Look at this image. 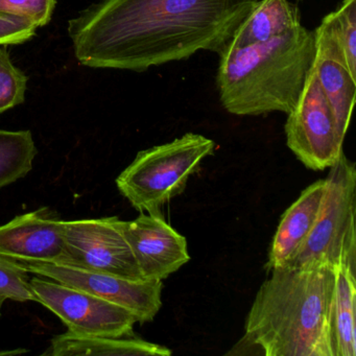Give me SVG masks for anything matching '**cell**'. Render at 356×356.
I'll use <instances>...</instances> for the list:
<instances>
[{"instance_id":"1","label":"cell","mask_w":356,"mask_h":356,"mask_svg":"<svg viewBox=\"0 0 356 356\" xmlns=\"http://www.w3.org/2000/svg\"><path fill=\"white\" fill-rule=\"evenodd\" d=\"M259 0H102L68 22L79 63L141 72L220 53Z\"/></svg>"},{"instance_id":"2","label":"cell","mask_w":356,"mask_h":356,"mask_svg":"<svg viewBox=\"0 0 356 356\" xmlns=\"http://www.w3.org/2000/svg\"><path fill=\"white\" fill-rule=\"evenodd\" d=\"M248 312L243 339L232 354L333 356L329 304L330 266L270 270Z\"/></svg>"},{"instance_id":"3","label":"cell","mask_w":356,"mask_h":356,"mask_svg":"<svg viewBox=\"0 0 356 356\" xmlns=\"http://www.w3.org/2000/svg\"><path fill=\"white\" fill-rule=\"evenodd\" d=\"M316 37L305 26L259 44H228L218 53L216 87L222 107L237 116L295 108L314 63Z\"/></svg>"},{"instance_id":"4","label":"cell","mask_w":356,"mask_h":356,"mask_svg":"<svg viewBox=\"0 0 356 356\" xmlns=\"http://www.w3.org/2000/svg\"><path fill=\"white\" fill-rule=\"evenodd\" d=\"M216 143L186 133L170 143L137 154L116 179L120 193L139 212L161 211L164 204L184 191L202 161L213 154Z\"/></svg>"},{"instance_id":"5","label":"cell","mask_w":356,"mask_h":356,"mask_svg":"<svg viewBox=\"0 0 356 356\" xmlns=\"http://www.w3.org/2000/svg\"><path fill=\"white\" fill-rule=\"evenodd\" d=\"M325 181L326 191L314 228L287 268H333L341 262L356 268L355 164L343 154Z\"/></svg>"},{"instance_id":"6","label":"cell","mask_w":356,"mask_h":356,"mask_svg":"<svg viewBox=\"0 0 356 356\" xmlns=\"http://www.w3.org/2000/svg\"><path fill=\"white\" fill-rule=\"evenodd\" d=\"M289 149L312 170L330 168L343 154V137L337 130L332 108L312 67L295 108L287 114Z\"/></svg>"},{"instance_id":"7","label":"cell","mask_w":356,"mask_h":356,"mask_svg":"<svg viewBox=\"0 0 356 356\" xmlns=\"http://www.w3.org/2000/svg\"><path fill=\"white\" fill-rule=\"evenodd\" d=\"M38 303L61 318L70 332L89 337L132 335L136 316L122 306L40 276L31 278Z\"/></svg>"},{"instance_id":"8","label":"cell","mask_w":356,"mask_h":356,"mask_svg":"<svg viewBox=\"0 0 356 356\" xmlns=\"http://www.w3.org/2000/svg\"><path fill=\"white\" fill-rule=\"evenodd\" d=\"M120 222L118 216L64 222L66 266L129 280L147 281L124 238Z\"/></svg>"},{"instance_id":"9","label":"cell","mask_w":356,"mask_h":356,"mask_svg":"<svg viewBox=\"0 0 356 356\" xmlns=\"http://www.w3.org/2000/svg\"><path fill=\"white\" fill-rule=\"evenodd\" d=\"M28 273L86 291L130 310L140 324L152 322L162 306V281H134L105 273L49 262L19 261Z\"/></svg>"},{"instance_id":"10","label":"cell","mask_w":356,"mask_h":356,"mask_svg":"<svg viewBox=\"0 0 356 356\" xmlns=\"http://www.w3.org/2000/svg\"><path fill=\"white\" fill-rule=\"evenodd\" d=\"M143 279L163 281L191 260L187 241L162 216L141 212L134 220L120 222Z\"/></svg>"},{"instance_id":"11","label":"cell","mask_w":356,"mask_h":356,"mask_svg":"<svg viewBox=\"0 0 356 356\" xmlns=\"http://www.w3.org/2000/svg\"><path fill=\"white\" fill-rule=\"evenodd\" d=\"M63 222L47 207L16 216L0 226V255L19 261L66 266Z\"/></svg>"},{"instance_id":"12","label":"cell","mask_w":356,"mask_h":356,"mask_svg":"<svg viewBox=\"0 0 356 356\" xmlns=\"http://www.w3.org/2000/svg\"><path fill=\"white\" fill-rule=\"evenodd\" d=\"M314 32L316 54L312 68L332 108L337 130L345 138L355 103L356 78L346 65L328 26L322 22Z\"/></svg>"},{"instance_id":"13","label":"cell","mask_w":356,"mask_h":356,"mask_svg":"<svg viewBox=\"0 0 356 356\" xmlns=\"http://www.w3.org/2000/svg\"><path fill=\"white\" fill-rule=\"evenodd\" d=\"M326 191V181H316L302 191L281 218L268 252L266 270L283 268L299 251L314 228Z\"/></svg>"},{"instance_id":"14","label":"cell","mask_w":356,"mask_h":356,"mask_svg":"<svg viewBox=\"0 0 356 356\" xmlns=\"http://www.w3.org/2000/svg\"><path fill=\"white\" fill-rule=\"evenodd\" d=\"M332 270L329 330L333 356H355L356 268L341 262Z\"/></svg>"},{"instance_id":"15","label":"cell","mask_w":356,"mask_h":356,"mask_svg":"<svg viewBox=\"0 0 356 356\" xmlns=\"http://www.w3.org/2000/svg\"><path fill=\"white\" fill-rule=\"evenodd\" d=\"M89 337L67 332L57 335L43 355L49 356H170L164 346L136 337Z\"/></svg>"},{"instance_id":"16","label":"cell","mask_w":356,"mask_h":356,"mask_svg":"<svg viewBox=\"0 0 356 356\" xmlns=\"http://www.w3.org/2000/svg\"><path fill=\"white\" fill-rule=\"evenodd\" d=\"M299 8L289 0H259L229 42L236 47L259 44L301 26Z\"/></svg>"},{"instance_id":"17","label":"cell","mask_w":356,"mask_h":356,"mask_svg":"<svg viewBox=\"0 0 356 356\" xmlns=\"http://www.w3.org/2000/svg\"><path fill=\"white\" fill-rule=\"evenodd\" d=\"M37 154L31 131L0 130V189L24 178Z\"/></svg>"},{"instance_id":"18","label":"cell","mask_w":356,"mask_h":356,"mask_svg":"<svg viewBox=\"0 0 356 356\" xmlns=\"http://www.w3.org/2000/svg\"><path fill=\"white\" fill-rule=\"evenodd\" d=\"M322 22L328 26L346 65L356 78V0H343L337 11Z\"/></svg>"},{"instance_id":"19","label":"cell","mask_w":356,"mask_h":356,"mask_svg":"<svg viewBox=\"0 0 356 356\" xmlns=\"http://www.w3.org/2000/svg\"><path fill=\"white\" fill-rule=\"evenodd\" d=\"M29 78L11 60L8 47H0V114L26 101Z\"/></svg>"},{"instance_id":"20","label":"cell","mask_w":356,"mask_h":356,"mask_svg":"<svg viewBox=\"0 0 356 356\" xmlns=\"http://www.w3.org/2000/svg\"><path fill=\"white\" fill-rule=\"evenodd\" d=\"M30 280L29 273L18 264L17 260L0 255V297L38 303Z\"/></svg>"},{"instance_id":"21","label":"cell","mask_w":356,"mask_h":356,"mask_svg":"<svg viewBox=\"0 0 356 356\" xmlns=\"http://www.w3.org/2000/svg\"><path fill=\"white\" fill-rule=\"evenodd\" d=\"M57 0H0V13L16 16L42 28L53 17Z\"/></svg>"},{"instance_id":"22","label":"cell","mask_w":356,"mask_h":356,"mask_svg":"<svg viewBox=\"0 0 356 356\" xmlns=\"http://www.w3.org/2000/svg\"><path fill=\"white\" fill-rule=\"evenodd\" d=\"M37 29L28 20L0 13V47L22 44L36 35Z\"/></svg>"},{"instance_id":"23","label":"cell","mask_w":356,"mask_h":356,"mask_svg":"<svg viewBox=\"0 0 356 356\" xmlns=\"http://www.w3.org/2000/svg\"><path fill=\"white\" fill-rule=\"evenodd\" d=\"M6 300L7 299L5 297H0V316H1V310H3V303H5Z\"/></svg>"}]
</instances>
